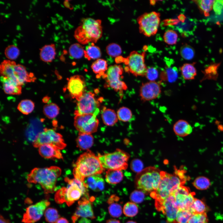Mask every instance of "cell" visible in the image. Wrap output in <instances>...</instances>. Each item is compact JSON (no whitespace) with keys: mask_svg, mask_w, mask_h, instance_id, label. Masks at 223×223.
Here are the masks:
<instances>
[{"mask_svg":"<svg viewBox=\"0 0 223 223\" xmlns=\"http://www.w3.org/2000/svg\"><path fill=\"white\" fill-rule=\"evenodd\" d=\"M104 169L98 156L89 150L78 157L74 164L73 173L75 178L84 181L86 177L100 174Z\"/></svg>","mask_w":223,"mask_h":223,"instance_id":"obj_1","label":"cell"},{"mask_svg":"<svg viewBox=\"0 0 223 223\" xmlns=\"http://www.w3.org/2000/svg\"><path fill=\"white\" fill-rule=\"evenodd\" d=\"M61 173V169L57 166L35 168L28 175L27 179L30 183L40 185L45 193H51L57 190V179Z\"/></svg>","mask_w":223,"mask_h":223,"instance_id":"obj_2","label":"cell"},{"mask_svg":"<svg viewBox=\"0 0 223 223\" xmlns=\"http://www.w3.org/2000/svg\"><path fill=\"white\" fill-rule=\"evenodd\" d=\"M161 178L157 190L151 193L155 201L164 200L172 195L180 186L183 185L186 178L182 171L176 170L174 174L161 171Z\"/></svg>","mask_w":223,"mask_h":223,"instance_id":"obj_3","label":"cell"},{"mask_svg":"<svg viewBox=\"0 0 223 223\" xmlns=\"http://www.w3.org/2000/svg\"><path fill=\"white\" fill-rule=\"evenodd\" d=\"M101 21L88 17L83 18L74 32L75 38L80 44L94 43L101 37Z\"/></svg>","mask_w":223,"mask_h":223,"instance_id":"obj_4","label":"cell"},{"mask_svg":"<svg viewBox=\"0 0 223 223\" xmlns=\"http://www.w3.org/2000/svg\"><path fill=\"white\" fill-rule=\"evenodd\" d=\"M65 181L68 184L66 187H63L58 190L55 196V200L58 203H65L68 206L72 205L83 195L86 187L84 181L74 178L70 179L68 177Z\"/></svg>","mask_w":223,"mask_h":223,"instance_id":"obj_5","label":"cell"},{"mask_svg":"<svg viewBox=\"0 0 223 223\" xmlns=\"http://www.w3.org/2000/svg\"><path fill=\"white\" fill-rule=\"evenodd\" d=\"M0 72L1 76L8 77L21 86L25 82H34L36 79L33 73L27 71L24 66L9 59L2 62Z\"/></svg>","mask_w":223,"mask_h":223,"instance_id":"obj_6","label":"cell"},{"mask_svg":"<svg viewBox=\"0 0 223 223\" xmlns=\"http://www.w3.org/2000/svg\"><path fill=\"white\" fill-rule=\"evenodd\" d=\"M161 172L154 167L144 169L136 177V185L138 189L145 193L155 191L161 180Z\"/></svg>","mask_w":223,"mask_h":223,"instance_id":"obj_7","label":"cell"},{"mask_svg":"<svg viewBox=\"0 0 223 223\" xmlns=\"http://www.w3.org/2000/svg\"><path fill=\"white\" fill-rule=\"evenodd\" d=\"M97 156L104 169L122 170L128 167L129 155L121 149H117L114 152L104 154H98Z\"/></svg>","mask_w":223,"mask_h":223,"instance_id":"obj_8","label":"cell"},{"mask_svg":"<svg viewBox=\"0 0 223 223\" xmlns=\"http://www.w3.org/2000/svg\"><path fill=\"white\" fill-rule=\"evenodd\" d=\"M160 13L155 11L145 12L137 19L140 33L147 37L155 35L160 22Z\"/></svg>","mask_w":223,"mask_h":223,"instance_id":"obj_9","label":"cell"},{"mask_svg":"<svg viewBox=\"0 0 223 223\" xmlns=\"http://www.w3.org/2000/svg\"><path fill=\"white\" fill-rule=\"evenodd\" d=\"M146 53H139L136 51L130 52L126 58H124L123 62L127 66L125 70L136 77L145 76L147 68L145 63Z\"/></svg>","mask_w":223,"mask_h":223,"instance_id":"obj_10","label":"cell"},{"mask_svg":"<svg viewBox=\"0 0 223 223\" xmlns=\"http://www.w3.org/2000/svg\"><path fill=\"white\" fill-rule=\"evenodd\" d=\"M46 144H52L60 150L66 146L62 135L50 129L45 128L38 133L33 142V145L35 147L39 148Z\"/></svg>","mask_w":223,"mask_h":223,"instance_id":"obj_11","label":"cell"},{"mask_svg":"<svg viewBox=\"0 0 223 223\" xmlns=\"http://www.w3.org/2000/svg\"><path fill=\"white\" fill-rule=\"evenodd\" d=\"M77 102V109L74 112L75 115L84 114L96 115L98 112L99 102L92 92H85Z\"/></svg>","mask_w":223,"mask_h":223,"instance_id":"obj_12","label":"cell"},{"mask_svg":"<svg viewBox=\"0 0 223 223\" xmlns=\"http://www.w3.org/2000/svg\"><path fill=\"white\" fill-rule=\"evenodd\" d=\"M74 120V126L79 133L91 134L97 130L99 121L94 114L76 115Z\"/></svg>","mask_w":223,"mask_h":223,"instance_id":"obj_13","label":"cell"},{"mask_svg":"<svg viewBox=\"0 0 223 223\" xmlns=\"http://www.w3.org/2000/svg\"><path fill=\"white\" fill-rule=\"evenodd\" d=\"M103 76L109 87L116 92H122L126 90V84L120 80L123 72V68L120 65H114L110 66Z\"/></svg>","mask_w":223,"mask_h":223,"instance_id":"obj_14","label":"cell"},{"mask_svg":"<svg viewBox=\"0 0 223 223\" xmlns=\"http://www.w3.org/2000/svg\"><path fill=\"white\" fill-rule=\"evenodd\" d=\"M195 193L183 185L178 187L172 195L179 210H187L190 211Z\"/></svg>","mask_w":223,"mask_h":223,"instance_id":"obj_15","label":"cell"},{"mask_svg":"<svg viewBox=\"0 0 223 223\" xmlns=\"http://www.w3.org/2000/svg\"><path fill=\"white\" fill-rule=\"evenodd\" d=\"M155 206L158 210L161 211L165 215L168 223H176L179 209L173 195L169 196L164 200L155 201Z\"/></svg>","mask_w":223,"mask_h":223,"instance_id":"obj_16","label":"cell"},{"mask_svg":"<svg viewBox=\"0 0 223 223\" xmlns=\"http://www.w3.org/2000/svg\"><path fill=\"white\" fill-rule=\"evenodd\" d=\"M50 204V202L44 200L28 206L23 215L22 222L23 223H34L38 221Z\"/></svg>","mask_w":223,"mask_h":223,"instance_id":"obj_17","label":"cell"},{"mask_svg":"<svg viewBox=\"0 0 223 223\" xmlns=\"http://www.w3.org/2000/svg\"><path fill=\"white\" fill-rule=\"evenodd\" d=\"M91 202L89 199L84 197L78 201V206L72 216V223H75L80 217H88L92 219L95 218Z\"/></svg>","mask_w":223,"mask_h":223,"instance_id":"obj_18","label":"cell"},{"mask_svg":"<svg viewBox=\"0 0 223 223\" xmlns=\"http://www.w3.org/2000/svg\"><path fill=\"white\" fill-rule=\"evenodd\" d=\"M161 92V88L159 83L149 81L142 84L139 90V96L142 101H148L157 98Z\"/></svg>","mask_w":223,"mask_h":223,"instance_id":"obj_19","label":"cell"},{"mask_svg":"<svg viewBox=\"0 0 223 223\" xmlns=\"http://www.w3.org/2000/svg\"><path fill=\"white\" fill-rule=\"evenodd\" d=\"M85 84L84 77L76 75L70 78L67 89L71 97L77 100L85 93Z\"/></svg>","mask_w":223,"mask_h":223,"instance_id":"obj_20","label":"cell"},{"mask_svg":"<svg viewBox=\"0 0 223 223\" xmlns=\"http://www.w3.org/2000/svg\"><path fill=\"white\" fill-rule=\"evenodd\" d=\"M38 151L40 155L45 158H63L60 150L52 144L43 145L39 147Z\"/></svg>","mask_w":223,"mask_h":223,"instance_id":"obj_21","label":"cell"},{"mask_svg":"<svg viewBox=\"0 0 223 223\" xmlns=\"http://www.w3.org/2000/svg\"><path fill=\"white\" fill-rule=\"evenodd\" d=\"M1 80L3 90L6 94L12 95H19L21 94V86L13 80L6 77L1 76Z\"/></svg>","mask_w":223,"mask_h":223,"instance_id":"obj_22","label":"cell"},{"mask_svg":"<svg viewBox=\"0 0 223 223\" xmlns=\"http://www.w3.org/2000/svg\"><path fill=\"white\" fill-rule=\"evenodd\" d=\"M84 182L88 188L98 192L104 188L105 182L100 174L93 175L85 178Z\"/></svg>","mask_w":223,"mask_h":223,"instance_id":"obj_23","label":"cell"},{"mask_svg":"<svg viewBox=\"0 0 223 223\" xmlns=\"http://www.w3.org/2000/svg\"><path fill=\"white\" fill-rule=\"evenodd\" d=\"M55 55L56 48L54 44L46 45L40 49V57L44 62L50 63L52 62Z\"/></svg>","mask_w":223,"mask_h":223,"instance_id":"obj_24","label":"cell"},{"mask_svg":"<svg viewBox=\"0 0 223 223\" xmlns=\"http://www.w3.org/2000/svg\"><path fill=\"white\" fill-rule=\"evenodd\" d=\"M173 131L177 135L184 137L190 134L192 131V128L187 121L180 120L177 121L173 127Z\"/></svg>","mask_w":223,"mask_h":223,"instance_id":"obj_25","label":"cell"},{"mask_svg":"<svg viewBox=\"0 0 223 223\" xmlns=\"http://www.w3.org/2000/svg\"><path fill=\"white\" fill-rule=\"evenodd\" d=\"M76 142L80 149L88 150L93 144L94 138L91 134L79 133Z\"/></svg>","mask_w":223,"mask_h":223,"instance_id":"obj_26","label":"cell"},{"mask_svg":"<svg viewBox=\"0 0 223 223\" xmlns=\"http://www.w3.org/2000/svg\"><path fill=\"white\" fill-rule=\"evenodd\" d=\"M102 118L104 123L108 126H113L118 121L117 115L114 111L106 107L103 109Z\"/></svg>","mask_w":223,"mask_h":223,"instance_id":"obj_27","label":"cell"},{"mask_svg":"<svg viewBox=\"0 0 223 223\" xmlns=\"http://www.w3.org/2000/svg\"><path fill=\"white\" fill-rule=\"evenodd\" d=\"M93 72L97 74V77H103L105 74V72L107 70V61L103 59H99L93 62L91 66Z\"/></svg>","mask_w":223,"mask_h":223,"instance_id":"obj_28","label":"cell"},{"mask_svg":"<svg viewBox=\"0 0 223 223\" xmlns=\"http://www.w3.org/2000/svg\"><path fill=\"white\" fill-rule=\"evenodd\" d=\"M123 174L121 170H109L106 172L105 180L111 184H116L123 180Z\"/></svg>","mask_w":223,"mask_h":223,"instance_id":"obj_29","label":"cell"},{"mask_svg":"<svg viewBox=\"0 0 223 223\" xmlns=\"http://www.w3.org/2000/svg\"><path fill=\"white\" fill-rule=\"evenodd\" d=\"M180 70L183 78L186 80L194 79L197 75L194 63H185L181 67Z\"/></svg>","mask_w":223,"mask_h":223,"instance_id":"obj_30","label":"cell"},{"mask_svg":"<svg viewBox=\"0 0 223 223\" xmlns=\"http://www.w3.org/2000/svg\"><path fill=\"white\" fill-rule=\"evenodd\" d=\"M178 73L176 68L173 67H167L162 71L160 75V78L163 81L172 82L177 79Z\"/></svg>","mask_w":223,"mask_h":223,"instance_id":"obj_31","label":"cell"},{"mask_svg":"<svg viewBox=\"0 0 223 223\" xmlns=\"http://www.w3.org/2000/svg\"><path fill=\"white\" fill-rule=\"evenodd\" d=\"M84 55L88 60L97 59L101 56V51L100 48L94 43L86 46L84 50Z\"/></svg>","mask_w":223,"mask_h":223,"instance_id":"obj_32","label":"cell"},{"mask_svg":"<svg viewBox=\"0 0 223 223\" xmlns=\"http://www.w3.org/2000/svg\"><path fill=\"white\" fill-rule=\"evenodd\" d=\"M119 199H116L107 202L109 205L108 210L110 215L112 217L117 218L120 217L122 213V209L121 205L116 203Z\"/></svg>","mask_w":223,"mask_h":223,"instance_id":"obj_33","label":"cell"},{"mask_svg":"<svg viewBox=\"0 0 223 223\" xmlns=\"http://www.w3.org/2000/svg\"><path fill=\"white\" fill-rule=\"evenodd\" d=\"M59 108L56 104L50 103L45 105L43 108V112L45 115L50 119H53L59 114Z\"/></svg>","mask_w":223,"mask_h":223,"instance_id":"obj_34","label":"cell"},{"mask_svg":"<svg viewBox=\"0 0 223 223\" xmlns=\"http://www.w3.org/2000/svg\"><path fill=\"white\" fill-rule=\"evenodd\" d=\"M34 103L32 100L26 99L21 100L17 106L18 110L22 114L28 115L34 109Z\"/></svg>","mask_w":223,"mask_h":223,"instance_id":"obj_35","label":"cell"},{"mask_svg":"<svg viewBox=\"0 0 223 223\" xmlns=\"http://www.w3.org/2000/svg\"><path fill=\"white\" fill-rule=\"evenodd\" d=\"M208 209V206L203 200L195 198L190 211L193 214H201L206 213Z\"/></svg>","mask_w":223,"mask_h":223,"instance_id":"obj_36","label":"cell"},{"mask_svg":"<svg viewBox=\"0 0 223 223\" xmlns=\"http://www.w3.org/2000/svg\"><path fill=\"white\" fill-rule=\"evenodd\" d=\"M193 184L197 189L203 190L210 187L211 182L210 180L207 177L199 176L195 178L193 182Z\"/></svg>","mask_w":223,"mask_h":223,"instance_id":"obj_37","label":"cell"},{"mask_svg":"<svg viewBox=\"0 0 223 223\" xmlns=\"http://www.w3.org/2000/svg\"><path fill=\"white\" fill-rule=\"evenodd\" d=\"M84 49L80 44L76 43L71 45L69 48V53L72 57L78 59L84 55Z\"/></svg>","mask_w":223,"mask_h":223,"instance_id":"obj_38","label":"cell"},{"mask_svg":"<svg viewBox=\"0 0 223 223\" xmlns=\"http://www.w3.org/2000/svg\"><path fill=\"white\" fill-rule=\"evenodd\" d=\"M138 209L137 205L133 202H128L124 205L123 212L128 217H133L138 213Z\"/></svg>","mask_w":223,"mask_h":223,"instance_id":"obj_39","label":"cell"},{"mask_svg":"<svg viewBox=\"0 0 223 223\" xmlns=\"http://www.w3.org/2000/svg\"><path fill=\"white\" fill-rule=\"evenodd\" d=\"M180 54L181 57L184 59L190 60L194 58L195 52L194 49L192 46L185 44L181 47Z\"/></svg>","mask_w":223,"mask_h":223,"instance_id":"obj_40","label":"cell"},{"mask_svg":"<svg viewBox=\"0 0 223 223\" xmlns=\"http://www.w3.org/2000/svg\"><path fill=\"white\" fill-rule=\"evenodd\" d=\"M195 1L201 11L207 16L213 8L215 0H199Z\"/></svg>","mask_w":223,"mask_h":223,"instance_id":"obj_41","label":"cell"},{"mask_svg":"<svg viewBox=\"0 0 223 223\" xmlns=\"http://www.w3.org/2000/svg\"><path fill=\"white\" fill-rule=\"evenodd\" d=\"M118 119L123 122L130 121L132 118V113L129 108L123 107L119 109L117 114Z\"/></svg>","mask_w":223,"mask_h":223,"instance_id":"obj_42","label":"cell"},{"mask_svg":"<svg viewBox=\"0 0 223 223\" xmlns=\"http://www.w3.org/2000/svg\"><path fill=\"white\" fill-rule=\"evenodd\" d=\"M44 216L46 221L49 223H55L59 218L57 210L52 208L46 209L44 212Z\"/></svg>","mask_w":223,"mask_h":223,"instance_id":"obj_43","label":"cell"},{"mask_svg":"<svg viewBox=\"0 0 223 223\" xmlns=\"http://www.w3.org/2000/svg\"><path fill=\"white\" fill-rule=\"evenodd\" d=\"M4 54L9 60H12L18 57L20 54V50L16 46L10 45L5 49Z\"/></svg>","mask_w":223,"mask_h":223,"instance_id":"obj_44","label":"cell"},{"mask_svg":"<svg viewBox=\"0 0 223 223\" xmlns=\"http://www.w3.org/2000/svg\"><path fill=\"white\" fill-rule=\"evenodd\" d=\"M163 38L164 42L169 45H175L177 43L178 35L174 30L169 29L164 33Z\"/></svg>","mask_w":223,"mask_h":223,"instance_id":"obj_45","label":"cell"},{"mask_svg":"<svg viewBox=\"0 0 223 223\" xmlns=\"http://www.w3.org/2000/svg\"><path fill=\"white\" fill-rule=\"evenodd\" d=\"M193 213L187 210H179L176 218V223H188Z\"/></svg>","mask_w":223,"mask_h":223,"instance_id":"obj_46","label":"cell"},{"mask_svg":"<svg viewBox=\"0 0 223 223\" xmlns=\"http://www.w3.org/2000/svg\"><path fill=\"white\" fill-rule=\"evenodd\" d=\"M106 50L107 53L112 57H118L122 53L120 46L114 43L108 44L106 47Z\"/></svg>","mask_w":223,"mask_h":223,"instance_id":"obj_47","label":"cell"},{"mask_svg":"<svg viewBox=\"0 0 223 223\" xmlns=\"http://www.w3.org/2000/svg\"><path fill=\"white\" fill-rule=\"evenodd\" d=\"M208 219L206 213L193 214L188 223H208Z\"/></svg>","mask_w":223,"mask_h":223,"instance_id":"obj_48","label":"cell"},{"mask_svg":"<svg viewBox=\"0 0 223 223\" xmlns=\"http://www.w3.org/2000/svg\"><path fill=\"white\" fill-rule=\"evenodd\" d=\"M145 196L143 192L139 190H136L131 193L130 196V199L134 203H139L143 201Z\"/></svg>","mask_w":223,"mask_h":223,"instance_id":"obj_49","label":"cell"},{"mask_svg":"<svg viewBox=\"0 0 223 223\" xmlns=\"http://www.w3.org/2000/svg\"><path fill=\"white\" fill-rule=\"evenodd\" d=\"M130 167L133 171L138 173H140L144 169L142 162L138 159H134L132 161L130 164Z\"/></svg>","mask_w":223,"mask_h":223,"instance_id":"obj_50","label":"cell"},{"mask_svg":"<svg viewBox=\"0 0 223 223\" xmlns=\"http://www.w3.org/2000/svg\"><path fill=\"white\" fill-rule=\"evenodd\" d=\"M158 75V72L156 68L149 67L147 68L145 76L150 81H153L157 78Z\"/></svg>","mask_w":223,"mask_h":223,"instance_id":"obj_51","label":"cell"},{"mask_svg":"<svg viewBox=\"0 0 223 223\" xmlns=\"http://www.w3.org/2000/svg\"><path fill=\"white\" fill-rule=\"evenodd\" d=\"M213 9L216 15H220L223 9V0H215Z\"/></svg>","mask_w":223,"mask_h":223,"instance_id":"obj_52","label":"cell"},{"mask_svg":"<svg viewBox=\"0 0 223 223\" xmlns=\"http://www.w3.org/2000/svg\"><path fill=\"white\" fill-rule=\"evenodd\" d=\"M55 223H69V222L65 218L61 217L59 218Z\"/></svg>","mask_w":223,"mask_h":223,"instance_id":"obj_53","label":"cell"},{"mask_svg":"<svg viewBox=\"0 0 223 223\" xmlns=\"http://www.w3.org/2000/svg\"><path fill=\"white\" fill-rule=\"evenodd\" d=\"M78 223H91V221L88 218L82 217L79 221Z\"/></svg>","mask_w":223,"mask_h":223,"instance_id":"obj_54","label":"cell"},{"mask_svg":"<svg viewBox=\"0 0 223 223\" xmlns=\"http://www.w3.org/2000/svg\"><path fill=\"white\" fill-rule=\"evenodd\" d=\"M178 20L181 22H184L186 20V16L183 14H180L178 16Z\"/></svg>","mask_w":223,"mask_h":223,"instance_id":"obj_55","label":"cell"},{"mask_svg":"<svg viewBox=\"0 0 223 223\" xmlns=\"http://www.w3.org/2000/svg\"><path fill=\"white\" fill-rule=\"evenodd\" d=\"M106 223H120V221L116 219H111L107 220Z\"/></svg>","mask_w":223,"mask_h":223,"instance_id":"obj_56","label":"cell"},{"mask_svg":"<svg viewBox=\"0 0 223 223\" xmlns=\"http://www.w3.org/2000/svg\"><path fill=\"white\" fill-rule=\"evenodd\" d=\"M0 223H10L9 220L5 219L2 215L0 217Z\"/></svg>","mask_w":223,"mask_h":223,"instance_id":"obj_57","label":"cell"},{"mask_svg":"<svg viewBox=\"0 0 223 223\" xmlns=\"http://www.w3.org/2000/svg\"><path fill=\"white\" fill-rule=\"evenodd\" d=\"M50 98L48 97H45L42 99V101L44 103H47L49 101Z\"/></svg>","mask_w":223,"mask_h":223,"instance_id":"obj_58","label":"cell"},{"mask_svg":"<svg viewBox=\"0 0 223 223\" xmlns=\"http://www.w3.org/2000/svg\"><path fill=\"white\" fill-rule=\"evenodd\" d=\"M156 1L155 0H151L150 1V3L151 5H153L155 4L156 3Z\"/></svg>","mask_w":223,"mask_h":223,"instance_id":"obj_59","label":"cell"},{"mask_svg":"<svg viewBox=\"0 0 223 223\" xmlns=\"http://www.w3.org/2000/svg\"><path fill=\"white\" fill-rule=\"evenodd\" d=\"M126 223H137L135 221H127Z\"/></svg>","mask_w":223,"mask_h":223,"instance_id":"obj_60","label":"cell"}]
</instances>
